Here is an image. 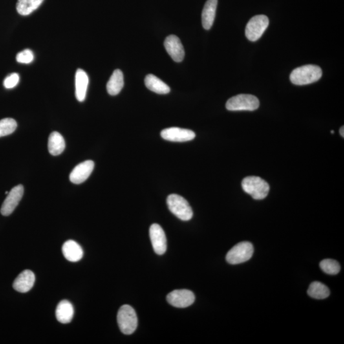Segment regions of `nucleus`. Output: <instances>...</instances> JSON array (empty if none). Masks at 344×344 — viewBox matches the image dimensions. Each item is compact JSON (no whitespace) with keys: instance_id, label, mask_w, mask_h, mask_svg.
Listing matches in <instances>:
<instances>
[{"instance_id":"6","label":"nucleus","mask_w":344,"mask_h":344,"mask_svg":"<svg viewBox=\"0 0 344 344\" xmlns=\"http://www.w3.org/2000/svg\"><path fill=\"white\" fill-rule=\"evenodd\" d=\"M254 248L249 242H242L235 245L227 253V262L231 264H237L248 261L253 257Z\"/></svg>"},{"instance_id":"15","label":"nucleus","mask_w":344,"mask_h":344,"mask_svg":"<svg viewBox=\"0 0 344 344\" xmlns=\"http://www.w3.org/2000/svg\"><path fill=\"white\" fill-rule=\"evenodd\" d=\"M217 0H207L202 11V26L207 30H210L215 22Z\"/></svg>"},{"instance_id":"10","label":"nucleus","mask_w":344,"mask_h":344,"mask_svg":"<svg viewBox=\"0 0 344 344\" xmlns=\"http://www.w3.org/2000/svg\"><path fill=\"white\" fill-rule=\"evenodd\" d=\"M150 239L155 253L158 255H162L166 252L167 248V237L160 225L152 224L149 229Z\"/></svg>"},{"instance_id":"25","label":"nucleus","mask_w":344,"mask_h":344,"mask_svg":"<svg viewBox=\"0 0 344 344\" xmlns=\"http://www.w3.org/2000/svg\"><path fill=\"white\" fill-rule=\"evenodd\" d=\"M320 267L324 272L329 275H337L341 270V266L334 259H324L320 263Z\"/></svg>"},{"instance_id":"20","label":"nucleus","mask_w":344,"mask_h":344,"mask_svg":"<svg viewBox=\"0 0 344 344\" xmlns=\"http://www.w3.org/2000/svg\"><path fill=\"white\" fill-rule=\"evenodd\" d=\"M124 86V76L120 70H114L107 85V90L110 95L116 96L120 93Z\"/></svg>"},{"instance_id":"9","label":"nucleus","mask_w":344,"mask_h":344,"mask_svg":"<svg viewBox=\"0 0 344 344\" xmlns=\"http://www.w3.org/2000/svg\"><path fill=\"white\" fill-rule=\"evenodd\" d=\"M23 194L24 187L23 185H18V186L13 187L11 191L8 192L6 199L2 204L1 215L4 216L10 215L18 206L20 201L23 197Z\"/></svg>"},{"instance_id":"26","label":"nucleus","mask_w":344,"mask_h":344,"mask_svg":"<svg viewBox=\"0 0 344 344\" xmlns=\"http://www.w3.org/2000/svg\"><path fill=\"white\" fill-rule=\"evenodd\" d=\"M34 59V53L30 49H25L17 54V62L23 64H29L32 62Z\"/></svg>"},{"instance_id":"21","label":"nucleus","mask_w":344,"mask_h":344,"mask_svg":"<svg viewBox=\"0 0 344 344\" xmlns=\"http://www.w3.org/2000/svg\"><path fill=\"white\" fill-rule=\"evenodd\" d=\"M65 149V141L58 132L54 131L50 134L48 140V152L52 156H58Z\"/></svg>"},{"instance_id":"13","label":"nucleus","mask_w":344,"mask_h":344,"mask_svg":"<svg viewBox=\"0 0 344 344\" xmlns=\"http://www.w3.org/2000/svg\"><path fill=\"white\" fill-rule=\"evenodd\" d=\"M94 163L91 160L86 161L77 165L70 175V180L76 184L85 182L93 171Z\"/></svg>"},{"instance_id":"12","label":"nucleus","mask_w":344,"mask_h":344,"mask_svg":"<svg viewBox=\"0 0 344 344\" xmlns=\"http://www.w3.org/2000/svg\"><path fill=\"white\" fill-rule=\"evenodd\" d=\"M164 45L165 49L174 61L179 63L184 59L185 56L184 47L180 39L177 36L172 35L167 37Z\"/></svg>"},{"instance_id":"1","label":"nucleus","mask_w":344,"mask_h":344,"mask_svg":"<svg viewBox=\"0 0 344 344\" xmlns=\"http://www.w3.org/2000/svg\"><path fill=\"white\" fill-rule=\"evenodd\" d=\"M322 76L323 72L318 66L306 65L293 70L290 74V81L295 85H307L318 81Z\"/></svg>"},{"instance_id":"17","label":"nucleus","mask_w":344,"mask_h":344,"mask_svg":"<svg viewBox=\"0 0 344 344\" xmlns=\"http://www.w3.org/2000/svg\"><path fill=\"white\" fill-rule=\"evenodd\" d=\"M88 85L89 77L87 74L83 70H77L76 74V96L77 100L81 102L85 100Z\"/></svg>"},{"instance_id":"16","label":"nucleus","mask_w":344,"mask_h":344,"mask_svg":"<svg viewBox=\"0 0 344 344\" xmlns=\"http://www.w3.org/2000/svg\"><path fill=\"white\" fill-rule=\"evenodd\" d=\"M62 251L64 257L72 262L79 261L83 257V250L80 245L74 240H68L63 244Z\"/></svg>"},{"instance_id":"7","label":"nucleus","mask_w":344,"mask_h":344,"mask_svg":"<svg viewBox=\"0 0 344 344\" xmlns=\"http://www.w3.org/2000/svg\"><path fill=\"white\" fill-rule=\"evenodd\" d=\"M269 25V19L264 15H258L252 17L246 28V36L251 42H256L261 38Z\"/></svg>"},{"instance_id":"11","label":"nucleus","mask_w":344,"mask_h":344,"mask_svg":"<svg viewBox=\"0 0 344 344\" xmlns=\"http://www.w3.org/2000/svg\"><path fill=\"white\" fill-rule=\"evenodd\" d=\"M161 136L165 140L175 142H184L193 140L196 134L190 129L172 127L163 129Z\"/></svg>"},{"instance_id":"18","label":"nucleus","mask_w":344,"mask_h":344,"mask_svg":"<svg viewBox=\"0 0 344 344\" xmlns=\"http://www.w3.org/2000/svg\"><path fill=\"white\" fill-rule=\"evenodd\" d=\"M74 315V306L68 301H63L57 305L56 316L57 321L63 324L70 323Z\"/></svg>"},{"instance_id":"14","label":"nucleus","mask_w":344,"mask_h":344,"mask_svg":"<svg viewBox=\"0 0 344 344\" xmlns=\"http://www.w3.org/2000/svg\"><path fill=\"white\" fill-rule=\"evenodd\" d=\"M35 281L34 272L30 270H26L20 273L13 283V288L17 292L27 293L33 288Z\"/></svg>"},{"instance_id":"23","label":"nucleus","mask_w":344,"mask_h":344,"mask_svg":"<svg viewBox=\"0 0 344 344\" xmlns=\"http://www.w3.org/2000/svg\"><path fill=\"white\" fill-rule=\"evenodd\" d=\"M308 294L315 299H325L330 296V292L328 287L319 282H314L310 284Z\"/></svg>"},{"instance_id":"5","label":"nucleus","mask_w":344,"mask_h":344,"mask_svg":"<svg viewBox=\"0 0 344 344\" xmlns=\"http://www.w3.org/2000/svg\"><path fill=\"white\" fill-rule=\"evenodd\" d=\"M259 101L252 94H241L229 98L226 108L229 111H254L258 109Z\"/></svg>"},{"instance_id":"28","label":"nucleus","mask_w":344,"mask_h":344,"mask_svg":"<svg viewBox=\"0 0 344 344\" xmlns=\"http://www.w3.org/2000/svg\"><path fill=\"white\" fill-rule=\"evenodd\" d=\"M344 127H341V129H340V133H341V135L343 136V137H344Z\"/></svg>"},{"instance_id":"19","label":"nucleus","mask_w":344,"mask_h":344,"mask_svg":"<svg viewBox=\"0 0 344 344\" xmlns=\"http://www.w3.org/2000/svg\"><path fill=\"white\" fill-rule=\"evenodd\" d=\"M145 85L150 91L156 93L165 94L171 91L169 86L153 74H149L145 77Z\"/></svg>"},{"instance_id":"3","label":"nucleus","mask_w":344,"mask_h":344,"mask_svg":"<svg viewBox=\"0 0 344 344\" xmlns=\"http://www.w3.org/2000/svg\"><path fill=\"white\" fill-rule=\"evenodd\" d=\"M167 202L169 210L178 219L187 221L193 217V210L188 202L182 196L172 194L168 196Z\"/></svg>"},{"instance_id":"27","label":"nucleus","mask_w":344,"mask_h":344,"mask_svg":"<svg viewBox=\"0 0 344 344\" xmlns=\"http://www.w3.org/2000/svg\"><path fill=\"white\" fill-rule=\"evenodd\" d=\"M19 82V74L14 73V74H10V76L6 77L3 81V86L6 89H12L18 85Z\"/></svg>"},{"instance_id":"8","label":"nucleus","mask_w":344,"mask_h":344,"mask_svg":"<svg viewBox=\"0 0 344 344\" xmlns=\"http://www.w3.org/2000/svg\"><path fill=\"white\" fill-rule=\"evenodd\" d=\"M167 301L171 305L177 308H186L195 302V296L187 290H174L167 295Z\"/></svg>"},{"instance_id":"2","label":"nucleus","mask_w":344,"mask_h":344,"mask_svg":"<svg viewBox=\"0 0 344 344\" xmlns=\"http://www.w3.org/2000/svg\"><path fill=\"white\" fill-rule=\"evenodd\" d=\"M242 186L246 193L250 195L254 199L263 200L267 196L270 186L263 178L255 176H250L244 178Z\"/></svg>"},{"instance_id":"22","label":"nucleus","mask_w":344,"mask_h":344,"mask_svg":"<svg viewBox=\"0 0 344 344\" xmlns=\"http://www.w3.org/2000/svg\"><path fill=\"white\" fill-rule=\"evenodd\" d=\"M44 0H18L16 9L20 15H28L36 10L43 3Z\"/></svg>"},{"instance_id":"4","label":"nucleus","mask_w":344,"mask_h":344,"mask_svg":"<svg viewBox=\"0 0 344 344\" xmlns=\"http://www.w3.org/2000/svg\"><path fill=\"white\" fill-rule=\"evenodd\" d=\"M118 323L123 334H133L138 326V319L134 308L129 305L121 306L118 311Z\"/></svg>"},{"instance_id":"24","label":"nucleus","mask_w":344,"mask_h":344,"mask_svg":"<svg viewBox=\"0 0 344 344\" xmlns=\"http://www.w3.org/2000/svg\"><path fill=\"white\" fill-rule=\"evenodd\" d=\"M17 127L16 121L14 119L5 118L0 120V137L14 133Z\"/></svg>"},{"instance_id":"29","label":"nucleus","mask_w":344,"mask_h":344,"mask_svg":"<svg viewBox=\"0 0 344 344\" xmlns=\"http://www.w3.org/2000/svg\"><path fill=\"white\" fill-rule=\"evenodd\" d=\"M331 133H334V131H331Z\"/></svg>"}]
</instances>
